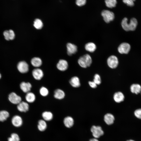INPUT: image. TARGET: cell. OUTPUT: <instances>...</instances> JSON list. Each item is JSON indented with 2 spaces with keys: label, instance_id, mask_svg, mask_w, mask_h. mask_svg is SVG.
<instances>
[{
  "label": "cell",
  "instance_id": "obj_1",
  "mask_svg": "<svg viewBox=\"0 0 141 141\" xmlns=\"http://www.w3.org/2000/svg\"><path fill=\"white\" fill-rule=\"evenodd\" d=\"M128 21L126 17L124 18L122 20L121 25L123 29L127 31L134 30L138 24L137 20L135 18H132L131 19L130 23H128Z\"/></svg>",
  "mask_w": 141,
  "mask_h": 141
},
{
  "label": "cell",
  "instance_id": "obj_2",
  "mask_svg": "<svg viewBox=\"0 0 141 141\" xmlns=\"http://www.w3.org/2000/svg\"><path fill=\"white\" fill-rule=\"evenodd\" d=\"M92 62L91 56L88 54H85L80 57L78 60V63L79 66L84 68L90 67Z\"/></svg>",
  "mask_w": 141,
  "mask_h": 141
},
{
  "label": "cell",
  "instance_id": "obj_3",
  "mask_svg": "<svg viewBox=\"0 0 141 141\" xmlns=\"http://www.w3.org/2000/svg\"><path fill=\"white\" fill-rule=\"evenodd\" d=\"M101 15L104 21L107 23L113 21L115 18L114 13L108 10H103L101 13Z\"/></svg>",
  "mask_w": 141,
  "mask_h": 141
},
{
  "label": "cell",
  "instance_id": "obj_4",
  "mask_svg": "<svg viewBox=\"0 0 141 141\" xmlns=\"http://www.w3.org/2000/svg\"><path fill=\"white\" fill-rule=\"evenodd\" d=\"M107 63L108 66L110 68H115L117 67L119 64L118 59L115 55H111L107 58Z\"/></svg>",
  "mask_w": 141,
  "mask_h": 141
},
{
  "label": "cell",
  "instance_id": "obj_5",
  "mask_svg": "<svg viewBox=\"0 0 141 141\" xmlns=\"http://www.w3.org/2000/svg\"><path fill=\"white\" fill-rule=\"evenodd\" d=\"M93 136L97 138L102 136L104 133L101 127L99 126H93L91 128Z\"/></svg>",
  "mask_w": 141,
  "mask_h": 141
},
{
  "label": "cell",
  "instance_id": "obj_6",
  "mask_svg": "<svg viewBox=\"0 0 141 141\" xmlns=\"http://www.w3.org/2000/svg\"><path fill=\"white\" fill-rule=\"evenodd\" d=\"M131 49L130 44L127 43H121L118 48V52L121 54H127L130 51Z\"/></svg>",
  "mask_w": 141,
  "mask_h": 141
},
{
  "label": "cell",
  "instance_id": "obj_7",
  "mask_svg": "<svg viewBox=\"0 0 141 141\" xmlns=\"http://www.w3.org/2000/svg\"><path fill=\"white\" fill-rule=\"evenodd\" d=\"M18 70L21 73H26L29 70V66L25 61H22L20 62L17 65Z\"/></svg>",
  "mask_w": 141,
  "mask_h": 141
},
{
  "label": "cell",
  "instance_id": "obj_8",
  "mask_svg": "<svg viewBox=\"0 0 141 141\" xmlns=\"http://www.w3.org/2000/svg\"><path fill=\"white\" fill-rule=\"evenodd\" d=\"M8 99L10 101L14 104H18L21 101V98L15 93L12 92L9 95Z\"/></svg>",
  "mask_w": 141,
  "mask_h": 141
},
{
  "label": "cell",
  "instance_id": "obj_9",
  "mask_svg": "<svg viewBox=\"0 0 141 141\" xmlns=\"http://www.w3.org/2000/svg\"><path fill=\"white\" fill-rule=\"evenodd\" d=\"M67 53L69 56L75 54L77 51V47L73 44L68 43L67 44Z\"/></svg>",
  "mask_w": 141,
  "mask_h": 141
},
{
  "label": "cell",
  "instance_id": "obj_10",
  "mask_svg": "<svg viewBox=\"0 0 141 141\" xmlns=\"http://www.w3.org/2000/svg\"><path fill=\"white\" fill-rule=\"evenodd\" d=\"M32 74L33 78L37 80L41 79L44 75L42 69L39 68L34 69L32 71Z\"/></svg>",
  "mask_w": 141,
  "mask_h": 141
},
{
  "label": "cell",
  "instance_id": "obj_11",
  "mask_svg": "<svg viewBox=\"0 0 141 141\" xmlns=\"http://www.w3.org/2000/svg\"><path fill=\"white\" fill-rule=\"evenodd\" d=\"M57 68L61 71H64L68 68V63L66 60L63 59L60 60L56 65Z\"/></svg>",
  "mask_w": 141,
  "mask_h": 141
},
{
  "label": "cell",
  "instance_id": "obj_12",
  "mask_svg": "<svg viewBox=\"0 0 141 141\" xmlns=\"http://www.w3.org/2000/svg\"><path fill=\"white\" fill-rule=\"evenodd\" d=\"M11 122L13 125L16 127H19L22 124V120L21 117L19 115L14 116L12 118Z\"/></svg>",
  "mask_w": 141,
  "mask_h": 141
},
{
  "label": "cell",
  "instance_id": "obj_13",
  "mask_svg": "<svg viewBox=\"0 0 141 141\" xmlns=\"http://www.w3.org/2000/svg\"><path fill=\"white\" fill-rule=\"evenodd\" d=\"M17 108L19 111L25 112L28 110L29 105L27 102L21 101L17 104Z\"/></svg>",
  "mask_w": 141,
  "mask_h": 141
},
{
  "label": "cell",
  "instance_id": "obj_14",
  "mask_svg": "<svg viewBox=\"0 0 141 141\" xmlns=\"http://www.w3.org/2000/svg\"><path fill=\"white\" fill-rule=\"evenodd\" d=\"M5 39L7 40H13L15 37V34L14 31L11 30H5L3 33Z\"/></svg>",
  "mask_w": 141,
  "mask_h": 141
},
{
  "label": "cell",
  "instance_id": "obj_15",
  "mask_svg": "<svg viewBox=\"0 0 141 141\" xmlns=\"http://www.w3.org/2000/svg\"><path fill=\"white\" fill-rule=\"evenodd\" d=\"M32 86L31 84L29 82H22L20 85L21 89L23 92L26 93L30 91Z\"/></svg>",
  "mask_w": 141,
  "mask_h": 141
},
{
  "label": "cell",
  "instance_id": "obj_16",
  "mask_svg": "<svg viewBox=\"0 0 141 141\" xmlns=\"http://www.w3.org/2000/svg\"><path fill=\"white\" fill-rule=\"evenodd\" d=\"M124 98V95L121 92H118L115 93L113 96L114 101L117 103H119L123 101Z\"/></svg>",
  "mask_w": 141,
  "mask_h": 141
},
{
  "label": "cell",
  "instance_id": "obj_17",
  "mask_svg": "<svg viewBox=\"0 0 141 141\" xmlns=\"http://www.w3.org/2000/svg\"><path fill=\"white\" fill-rule=\"evenodd\" d=\"M115 118L113 115L110 113H107L104 116V120L105 123L108 125L113 124Z\"/></svg>",
  "mask_w": 141,
  "mask_h": 141
},
{
  "label": "cell",
  "instance_id": "obj_18",
  "mask_svg": "<svg viewBox=\"0 0 141 141\" xmlns=\"http://www.w3.org/2000/svg\"><path fill=\"white\" fill-rule=\"evenodd\" d=\"M63 123L66 127L70 128L73 126L74 124V120L70 116H67L64 119Z\"/></svg>",
  "mask_w": 141,
  "mask_h": 141
},
{
  "label": "cell",
  "instance_id": "obj_19",
  "mask_svg": "<svg viewBox=\"0 0 141 141\" xmlns=\"http://www.w3.org/2000/svg\"><path fill=\"white\" fill-rule=\"evenodd\" d=\"M69 82L70 85L74 87H78L80 85L79 79L77 76H74L72 77L69 80Z\"/></svg>",
  "mask_w": 141,
  "mask_h": 141
},
{
  "label": "cell",
  "instance_id": "obj_20",
  "mask_svg": "<svg viewBox=\"0 0 141 141\" xmlns=\"http://www.w3.org/2000/svg\"><path fill=\"white\" fill-rule=\"evenodd\" d=\"M131 92L133 93L138 94L141 92V86L138 84H133L130 87Z\"/></svg>",
  "mask_w": 141,
  "mask_h": 141
},
{
  "label": "cell",
  "instance_id": "obj_21",
  "mask_svg": "<svg viewBox=\"0 0 141 141\" xmlns=\"http://www.w3.org/2000/svg\"><path fill=\"white\" fill-rule=\"evenodd\" d=\"M65 96V93L62 90L57 89L54 92V96L56 99H61L64 98Z\"/></svg>",
  "mask_w": 141,
  "mask_h": 141
},
{
  "label": "cell",
  "instance_id": "obj_22",
  "mask_svg": "<svg viewBox=\"0 0 141 141\" xmlns=\"http://www.w3.org/2000/svg\"><path fill=\"white\" fill-rule=\"evenodd\" d=\"M85 48L87 51L90 52H93L96 49V46L94 43L90 42L86 44L85 46Z\"/></svg>",
  "mask_w": 141,
  "mask_h": 141
},
{
  "label": "cell",
  "instance_id": "obj_23",
  "mask_svg": "<svg viewBox=\"0 0 141 141\" xmlns=\"http://www.w3.org/2000/svg\"><path fill=\"white\" fill-rule=\"evenodd\" d=\"M31 63L33 66L37 68L40 67L42 65V61L39 58L34 57L31 59Z\"/></svg>",
  "mask_w": 141,
  "mask_h": 141
},
{
  "label": "cell",
  "instance_id": "obj_24",
  "mask_svg": "<svg viewBox=\"0 0 141 141\" xmlns=\"http://www.w3.org/2000/svg\"><path fill=\"white\" fill-rule=\"evenodd\" d=\"M36 98V96L33 93L29 92L26 93L25 99L28 102L32 103L34 102L35 101Z\"/></svg>",
  "mask_w": 141,
  "mask_h": 141
},
{
  "label": "cell",
  "instance_id": "obj_25",
  "mask_svg": "<svg viewBox=\"0 0 141 141\" xmlns=\"http://www.w3.org/2000/svg\"><path fill=\"white\" fill-rule=\"evenodd\" d=\"M38 128L41 131H43L45 130L47 127V125L45 121L44 120H40L38 125Z\"/></svg>",
  "mask_w": 141,
  "mask_h": 141
},
{
  "label": "cell",
  "instance_id": "obj_26",
  "mask_svg": "<svg viewBox=\"0 0 141 141\" xmlns=\"http://www.w3.org/2000/svg\"><path fill=\"white\" fill-rule=\"evenodd\" d=\"M43 120L45 121H49L51 120L53 118V115L52 113L49 111H45L42 114Z\"/></svg>",
  "mask_w": 141,
  "mask_h": 141
},
{
  "label": "cell",
  "instance_id": "obj_27",
  "mask_svg": "<svg viewBox=\"0 0 141 141\" xmlns=\"http://www.w3.org/2000/svg\"><path fill=\"white\" fill-rule=\"evenodd\" d=\"M9 116V114L7 111H0V121L3 122L6 120Z\"/></svg>",
  "mask_w": 141,
  "mask_h": 141
},
{
  "label": "cell",
  "instance_id": "obj_28",
  "mask_svg": "<svg viewBox=\"0 0 141 141\" xmlns=\"http://www.w3.org/2000/svg\"><path fill=\"white\" fill-rule=\"evenodd\" d=\"M33 26L36 29L39 30L42 28L43 24L41 20L39 19H37L34 21Z\"/></svg>",
  "mask_w": 141,
  "mask_h": 141
},
{
  "label": "cell",
  "instance_id": "obj_29",
  "mask_svg": "<svg viewBox=\"0 0 141 141\" xmlns=\"http://www.w3.org/2000/svg\"><path fill=\"white\" fill-rule=\"evenodd\" d=\"M105 2L106 6L110 8L115 7L117 3L116 0H105Z\"/></svg>",
  "mask_w": 141,
  "mask_h": 141
},
{
  "label": "cell",
  "instance_id": "obj_30",
  "mask_svg": "<svg viewBox=\"0 0 141 141\" xmlns=\"http://www.w3.org/2000/svg\"><path fill=\"white\" fill-rule=\"evenodd\" d=\"M20 139L19 136L16 133H13L11 137L8 139V141H20Z\"/></svg>",
  "mask_w": 141,
  "mask_h": 141
},
{
  "label": "cell",
  "instance_id": "obj_31",
  "mask_svg": "<svg viewBox=\"0 0 141 141\" xmlns=\"http://www.w3.org/2000/svg\"><path fill=\"white\" fill-rule=\"evenodd\" d=\"M39 92L42 96L45 97L49 94V91L48 89L44 87H42L40 89Z\"/></svg>",
  "mask_w": 141,
  "mask_h": 141
},
{
  "label": "cell",
  "instance_id": "obj_32",
  "mask_svg": "<svg viewBox=\"0 0 141 141\" xmlns=\"http://www.w3.org/2000/svg\"><path fill=\"white\" fill-rule=\"evenodd\" d=\"M93 81L97 85H100L101 83V79L100 75L98 74H96L94 77Z\"/></svg>",
  "mask_w": 141,
  "mask_h": 141
},
{
  "label": "cell",
  "instance_id": "obj_33",
  "mask_svg": "<svg viewBox=\"0 0 141 141\" xmlns=\"http://www.w3.org/2000/svg\"><path fill=\"white\" fill-rule=\"evenodd\" d=\"M136 0H122L123 2L127 6L132 7L134 5V2Z\"/></svg>",
  "mask_w": 141,
  "mask_h": 141
},
{
  "label": "cell",
  "instance_id": "obj_34",
  "mask_svg": "<svg viewBox=\"0 0 141 141\" xmlns=\"http://www.w3.org/2000/svg\"><path fill=\"white\" fill-rule=\"evenodd\" d=\"M134 115L137 118L141 119V108L136 110L134 111Z\"/></svg>",
  "mask_w": 141,
  "mask_h": 141
},
{
  "label": "cell",
  "instance_id": "obj_35",
  "mask_svg": "<svg viewBox=\"0 0 141 141\" xmlns=\"http://www.w3.org/2000/svg\"><path fill=\"white\" fill-rule=\"evenodd\" d=\"M86 0H76V4L78 6H81L85 4Z\"/></svg>",
  "mask_w": 141,
  "mask_h": 141
},
{
  "label": "cell",
  "instance_id": "obj_36",
  "mask_svg": "<svg viewBox=\"0 0 141 141\" xmlns=\"http://www.w3.org/2000/svg\"><path fill=\"white\" fill-rule=\"evenodd\" d=\"M88 83L90 86L92 88H95L97 87V85L93 81H89Z\"/></svg>",
  "mask_w": 141,
  "mask_h": 141
},
{
  "label": "cell",
  "instance_id": "obj_37",
  "mask_svg": "<svg viewBox=\"0 0 141 141\" xmlns=\"http://www.w3.org/2000/svg\"><path fill=\"white\" fill-rule=\"evenodd\" d=\"M89 141H99L96 138L91 139H90Z\"/></svg>",
  "mask_w": 141,
  "mask_h": 141
},
{
  "label": "cell",
  "instance_id": "obj_38",
  "mask_svg": "<svg viewBox=\"0 0 141 141\" xmlns=\"http://www.w3.org/2000/svg\"><path fill=\"white\" fill-rule=\"evenodd\" d=\"M127 141H135L132 140H127Z\"/></svg>",
  "mask_w": 141,
  "mask_h": 141
},
{
  "label": "cell",
  "instance_id": "obj_39",
  "mask_svg": "<svg viewBox=\"0 0 141 141\" xmlns=\"http://www.w3.org/2000/svg\"><path fill=\"white\" fill-rule=\"evenodd\" d=\"M1 74L0 73V79L1 78Z\"/></svg>",
  "mask_w": 141,
  "mask_h": 141
},
{
  "label": "cell",
  "instance_id": "obj_40",
  "mask_svg": "<svg viewBox=\"0 0 141 141\" xmlns=\"http://www.w3.org/2000/svg\"><path fill=\"white\" fill-rule=\"evenodd\" d=\"M140 93H141V92Z\"/></svg>",
  "mask_w": 141,
  "mask_h": 141
}]
</instances>
